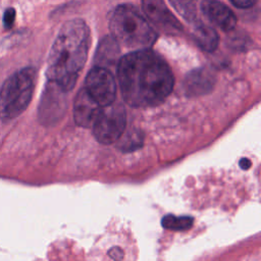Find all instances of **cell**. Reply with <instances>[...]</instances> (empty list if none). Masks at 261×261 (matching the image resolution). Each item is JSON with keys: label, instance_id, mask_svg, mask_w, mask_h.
Returning <instances> with one entry per match:
<instances>
[{"label": "cell", "instance_id": "obj_12", "mask_svg": "<svg viewBox=\"0 0 261 261\" xmlns=\"http://www.w3.org/2000/svg\"><path fill=\"white\" fill-rule=\"evenodd\" d=\"M192 23V36L195 43L202 50L206 52H213L217 48L219 42V38L216 31L212 27L206 24L198 18Z\"/></svg>", "mask_w": 261, "mask_h": 261}, {"label": "cell", "instance_id": "obj_10", "mask_svg": "<svg viewBox=\"0 0 261 261\" xmlns=\"http://www.w3.org/2000/svg\"><path fill=\"white\" fill-rule=\"evenodd\" d=\"M101 109L102 106L92 99L85 88L77 92L73 102V118L79 125L92 126Z\"/></svg>", "mask_w": 261, "mask_h": 261}, {"label": "cell", "instance_id": "obj_13", "mask_svg": "<svg viewBox=\"0 0 261 261\" xmlns=\"http://www.w3.org/2000/svg\"><path fill=\"white\" fill-rule=\"evenodd\" d=\"M118 55V43L112 37H106L101 40L97 48V52L95 55V63L97 66L102 67H105V65L114 64Z\"/></svg>", "mask_w": 261, "mask_h": 261}, {"label": "cell", "instance_id": "obj_18", "mask_svg": "<svg viewBox=\"0 0 261 261\" xmlns=\"http://www.w3.org/2000/svg\"><path fill=\"white\" fill-rule=\"evenodd\" d=\"M251 161L247 158H243L241 161H240V166L243 168V169H248L250 166H251Z\"/></svg>", "mask_w": 261, "mask_h": 261}, {"label": "cell", "instance_id": "obj_17", "mask_svg": "<svg viewBox=\"0 0 261 261\" xmlns=\"http://www.w3.org/2000/svg\"><path fill=\"white\" fill-rule=\"evenodd\" d=\"M231 3L239 8H249L253 6L257 0H230Z\"/></svg>", "mask_w": 261, "mask_h": 261}, {"label": "cell", "instance_id": "obj_14", "mask_svg": "<svg viewBox=\"0 0 261 261\" xmlns=\"http://www.w3.org/2000/svg\"><path fill=\"white\" fill-rule=\"evenodd\" d=\"M194 219L190 216H175V215H165L162 220L161 224L164 228L174 230V231H182L188 230L193 226Z\"/></svg>", "mask_w": 261, "mask_h": 261}, {"label": "cell", "instance_id": "obj_16", "mask_svg": "<svg viewBox=\"0 0 261 261\" xmlns=\"http://www.w3.org/2000/svg\"><path fill=\"white\" fill-rule=\"evenodd\" d=\"M15 15H16V12H15V9L13 7H8L4 13H3V27L5 29H11L13 23H14V20H15Z\"/></svg>", "mask_w": 261, "mask_h": 261}, {"label": "cell", "instance_id": "obj_8", "mask_svg": "<svg viewBox=\"0 0 261 261\" xmlns=\"http://www.w3.org/2000/svg\"><path fill=\"white\" fill-rule=\"evenodd\" d=\"M65 93L66 92L59 86L48 81L40 104V118L49 121L56 119L61 115L66 107V101L64 98Z\"/></svg>", "mask_w": 261, "mask_h": 261}, {"label": "cell", "instance_id": "obj_1", "mask_svg": "<svg viewBox=\"0 0 261 261\" xmlns=\"http://www.w3.org/2000/svg\"><path fill=\"white\" fill-rule=\"evenodd\" d=\"M117 76L123 100L134 107H151L162 103L174 84L167 62L150 49L135 50L120 58Z\"/></svg>", "mask_w": 261, "mask_h": 261}, {"label": "cell", "instance_id": "obj_6", "mask_svg": "<svg viewBox=\"0 0 261 261\" xmlns=\"http://www.w3.org/2000/svg\"><path fill=\"white\" fill-rule=\"evenodd\" d=\"M85 90L100 106L104 107L114 102L116 85L109 69L94 66L86 76Z\"/></svg>", "mask_w": 261, "mask_h": 261}, {"label": "cell", "instance_id": "obj_4", "mask_svg": "<svg viewBox=\"0 0 261 261\" xmlns=\"http://www.w3.org/2000/svg\"><path fill=\"white\" fill-rule=\"evenodd\" d=\"M36 80L34 67H24L10 75L0 89V118L10 120L20 115L31 102Z\"/></svg>", "mask_w": 261, "mask_h": 261}, {"label": "cell", "instance_id": "obj_7", "mask_svg": "<svg viewBox=\"0 0 261 261\" xmlns=\"http://www.w3.org/2000/svg\"><path fill=\"white\" fill-rule=\"evenodd\" d=\"M143 11L149 20L160 31L168 35H179L182 25L170 12L163 0H142Z\"/></svg>", "mask_w": 261, "mask_h": 261}, {"label": "cell", "instance_id": "obj_2", "mask_svg": "<svg viewBox=\"0 0 261 261\" xmlns=\"http://www.w3.org/2000/svg\"><path fill=\"white\" fill-rule=\"evenodd\" d=\"M90 46V30L80 18L61 27L48 56L46 75L65 92L70 91L83 69Z\"/></svg>", "mask_w": 261, "mask_h": 261}, {"label": "cell", "instance_id": "obj_15", "mask_svg": "<svg viewBox=\"0 0 261 261\" xmlns=\"http://www.w3.org/2000/svg\"><path fill=\"white\" fill-rule=\"evenodd\" d=\"M169 2L187 21L194 22L197 19V9L194 0H169Z\"/></svg>", "mask_w": 261, "mask_h": 261}, {"label": "cell", "instance_id": "obj_9", "mask_svg": "<svg viewBox=\"0 0 261 261\" xmlns=\"http://www.w3.org/2000/svg\"><path fill=\"white\" fill-rule=\"evenodd\" d=\"M201 10L204 15L224 32L236 28L237 17L231 9L218 0H202Z\"/></svg>", "mask_w": 261, "mask_h": 261}, {"label": "cell", "instance_id": "obj_3", "mask_svg": "<svg viewBox=\"0 0 261 261\" xmlns=\"http://www.w3.org/2000/svg\"><path fill=\"white\" fill-rule=\"evenodd\" d=\"M111 37L120 45L135 49H149L157 34L139 10L130 4L117 6L109 20Z\"/></svg>", "mask_w": 261, "mask_h": 261}, {"label": "cell", "instance_id": "obj_5", "mask_svg": "<svg viewBox=\"0 0 261 261\" xmlns=\"http://www.w3.org/2000/svg\"><path fill=\"white\" fill-rule=\"evenodd\" d=\"M126 123L125 110L121 104L111 103L102 107L93 123V134L101 144H112L122 135Z\"/></svg>", "mask_w": 261, "mask_h": 261}, {"label": "cell", "instance_id": "obj_11", "mask_svg": "<svg viewBox=\"0 0 261 261\" xmlns=\"http://www.w3.org/2000/svg\"><path fill=\"white\" fill-rule=\"evenodd\" d=\"M216 83L215 73L207 67H199L190 71L185 79L184 88L189 96H201L209 93Z\"/></svg>", "mask_w": 261, "mask_h": 261}]
</instances>
